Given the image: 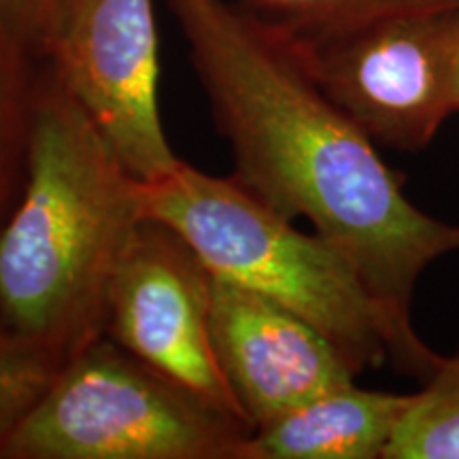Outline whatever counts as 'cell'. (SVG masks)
<instances>
[{
	"mask_svg": "<svg viewBox=\"0 0 459 459\" xmlns=\"http://www.w3.org/2000/svg\"><path fill=\"white\" fill-rule=\"evenodd\" d=\"M237 177L287 220H307L385 315L389 364L426 381L443 355L412 325L432 262L459 251V223L411 203L404 177L325 94L291 34L228 0H169Z\"/></svg>",
	"mask_w": 459,
	"mask_h": 459,
	"instance_id": "1",
	"label": "cell"
},
{
	"mask_svg": "<svg viewBox=\"0 0 459 459\" xmlns=\"http://www.w3.org/2000/svg\"><path fill=\"white\" fill-rule=\"evenodd\" d=\"M143 221L139 179L43 65L26 181L0 226V324L60 366L100 341Z\"/></svg>",
	"mask_w": 459,
	"mask_h": 459,
	"instance_id": "2",
	"label": "cell"
},
{
	"mask_svg": "<svg viewBox=\"0 0 459 459\" xmlns=\"http://www.w3.org/2000/svg\"><path fill=\"white\" fill-rule=\"evenodd\" d=\"M143 215L175 230L217 279L283 304L324 332L361 375L389 361L392 334L353 266L237 177L183 162L139 181Z\"/></svg>",
	"mask_w": 459,
	"mask_h": 459,
	"instance_id": "3",
	"label": "cell"
},
{
	"mask_svg": "<svg viewBox=\"0 0 459 459\" xmlns=\"http://www.w3.org/2000/svg\"><path fill=\"white\" fill-rule=\"evenodd\" d=\"M251 426L102 336L57 372L0 459H238Z\"/></svg>",
	"mask_w": 459,
	"mask_h": 459,
	"instance_id": "4",
	"label": "cell"
},
{
	"mask_svg": "<svg viewBox=\"0 0 459 459\" xmlns=\"http://www.w3.org/2000/svg\"><path fill=\"white\" fill-rule=\"evenodd\" d=\"M296 41L325 94L378 147L421 152L459 113V3Z\"/></svg>",
	"mask_w": 459,
	"mask_h": 459,
	"instance_id": "5",
	"label": "cell"
},
{
	"mask_svg": "<svg viewBox=\"0 0 459 459\" xmlns=\"http://www.w3.org/2000/svg\"><path fill=\"white\" fill-rule=\"evenodd\" d=\"M41 60L134 179L181 164L160 115L156 0H57Z\"/></svg>",
	"mask_w": 459,
	"mask_h": 459,
	"instance_id": "6",
	"label": "cell"
},
{
	"mask_svg": "<svg viewBox=\"0 0 459 459\" xmlns=\"http://www.w3.org/2000/svg\"><path fill=\"white\" fill-rule=\"evenodd\" d=\"M211 304L206 264L175 230L145 217L108 285L105 336L247 421L217 361Z\"/></svg>",
	"mask_w": 459,
	"mask_h": 459,
	"instance_id": "7",
	"label": "cell"
},
{
	"mask_svg": "<svg viewBox=\"0 0 459 459\" xmlns=\"http://www.w3.org/2000/svg\"><path fill=\"white\" fill-rule=\"evenodd\" d=\"M211 334L223 378L251 429L359 377L311 321L217 277Z\"/></svg>",
	"mask_w": 459,
	"mask_h": 459,
	"instance_id": "8",
	"label": "cell"
},
{
	"mask_svg": "<svg viewBox=\"0 0 459 459\" xmlns=\"http://www.w3.org/2000/svg\"><path fill=\"white\" fill-rule=\"evenodd\" d=\"M411 398L351 381L251 429L238 459H385Z\"/></svg>",
	"mask_w": 459,
	"mask_h": 459,
	"instance_id": "9",
	"label": "cell"
},
{
	"mask_svg": "<svg viewBox=\"0 0 459 459\" xmlns=\"http://www.w3.org/2000/svg\"><path fill=\"white\" fill-rule=\"evenodd\" d=\"M43 60L0 20V226L26 181Z\"/></svg>",
	"mask_w": 459,
	"mask_h": 459,
	"instance_id": "10",
	"label": "cell"
},
{
	"mask_svg": "<svg viewBox=\"0 0 459 459\" xmlns=\"http://www.w3.org/2000/svg\"><path fill=\"white\" fill-rule=\"evenodd\" d=\"M385 459H459V347L412 392Z\"/></svg>",
	"mask_w": 459,
	"mask_h": 459,
	"instance_id": "11",
	"label": "cell"
},
{
	"mask_svg": "<svg viewBox=\"0 0 459 459\" xmlns=\"http://www.w3.org/2000/svg\"><path fill=\"white\" fill-rule=\"evenodd\" d=\"M262 22L300 41L358 26L394 11L438 7L459 0H237Z\"/></svg>",
	"mask_w": 459,
	"mask_h": 459,
	"instance_id": "12",
	"label": "cell"
},
{
	"mask_svg": "<svg viewBox=\"0 0 459 459\" xmlns=\"http://www.w3.org/2000/svg\"><path fill=\"white\" fill-rule=\"evenodd\" d=\"M62 366L0 324V451L43 398Z\"/></svg>",
	"mask_w": 459,
	"mask_h": 459,
	"instance_id": "13",
	"label": "cell"
},
{
	"mask_svg": "<svg viewBox=\"0 0 459 459\" xmlns=\"http://www.w3.org/2000/svg\"><path fill=\"white\" fill-rule=\"evenodd\" d=\"M57 0H0V20L13 28L41 57Z\"/></svg>",
	"mask_w": 459,
	"mask_h": 459,
	"instance_id": "14",
	"label": "cell"
},
{
	"mask_svg": "<svg viewBox=\"0 0 459 459\" xmlns=\"http://www.w3.org/2000/svg\"><path fill=\"white\" fill-rule=\"evenodd\" d=\"M457 105H459V94H457Z\"/></svg>",
	"mask_w": 459,
	"mask_h": 459,
	"instance_id": "15",
	"label": "cell"
}]
</instances>
